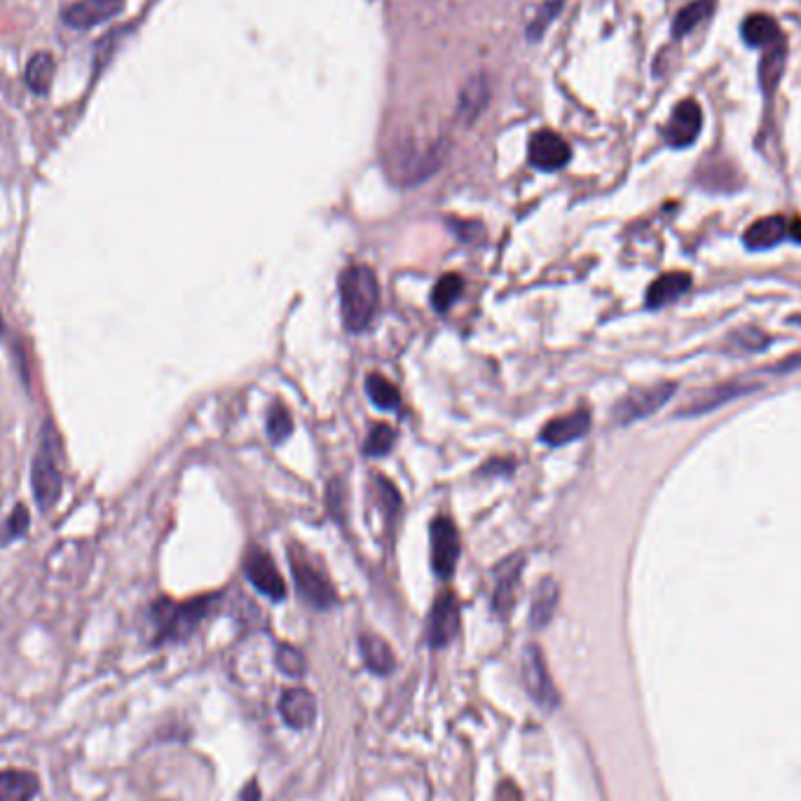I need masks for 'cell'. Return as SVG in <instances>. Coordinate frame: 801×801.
I'll list each match as a JSON object with an SVG mask.
<instances>
[{
    "mask_svg": "<svg viewBox=\"0 0 801 801\" xmlns=\"http://www.w3.org/2000/svg\"><path fill=\"white\" fill-rule=\"evenodd\" d=\"M677 392L675 382H656V385L640 387L635 392L626 394L623 399L614 406V422L616 424H633L638 420H645V417L654 415L656 410H661L666 403L673 399V394Z\"/></svg>",
    "mask_w": 801,
    "mask_h": 801,
    "instance_id": "cell-6",
    "label": "cell"
},
{
    "mask_svg": "<svg viewBox=\"0 0 801 801\" xmlns=\"http://www.w3.org/2000/svg\"><path fill=\"white\" fill-rule=\"evenodd\" d=\"M445 155H448V139H436L431 143H420V146L410 143L396 155V176L403 186H417L441 169Z\"/></svg>",
    "mask_w": 801,
    "mask_h": 801,
    "instance_id": "cell-4",
    "label": "cell"
},
{
    "mask_svg": "<svg viewBox=\"0 0 801 801\" xmlns=\"http://www.w3.org/2000/svg\"><path fill=\"white\" fill-rule=\"evenodd\" d=\"M244 574L246 579L251 581L253 588H256L258 593H263L265 598L270 600H284L286 595V584H284V577L279 574L275 560L263 549H258V546H253L246 553L244 558Z\"/></svg>",
    "mask_w": 801,
    "mask_h": 801,
    "instance_id": "cell-11",
    "label": "cell"
},
{
    "mask_svg": "<svg viewBox=\"0 0 801 801\" xmlns=\"http://www.w3.org/2000/svg\"><path fill=\"white\" fill-rule=\"evenodd\" d=\"M289 563L293 572V581L307 605L314 609H328L335 605V588L324 572L307 558V553L300 549L289 551Z\"/></svg>",
    "mask_w": 801,
    "mask_h": 801,
    "instance_id": "cell-5",
    "label": "cell"
},
{
    "mask_svg": "<svg viewBox=\"0 0 801 801\" xmlns=\"http://www.w3.org/2000/svg\"><path fill=\"white\" fill-rule=\"evenodd\" d=\"M375 483H378V490H380V502L387 506L389 516H394V513L399 511V506H401V497L396 495V488L387 481V478H382V476L375 478Z\"/></svg>",
    "mask_w": 801,
    "mask_h": 801,
    "instance_id": "cell-35",
    "label": "cell"
},
{
    "mask_svg": "<svg viewBox=\"0 0 801 801\" xmlns=\"http://www.w3.org/2000/svg\"><path fill=\"white\" fill-rule=\"evenodd\" d=\"M757 387L759 385H750V382H738V380L722 382V385L710 387L698 396H694V399L689 401V406L680 410V415H705V413H710V410H717L720 406H724V403L738 399V396L755 392Z\"/></svg>",
    "mask_w": 801,
    "mask_h": 801,
    "instance_id": "cell-17",
    "label": "cell"
},
{
    "mask_svg": "<svg viewBox=\"0 0 801 801\" xmlns=\"http://www.w3.org/2000/svg\"><path fill=\"white\" fill-rule=\"evenodd\" d=\"M431 570L438 579L453 577L457 560H460V534L450 518H434L429 534Z\"/></svg>",
    "mask_w": 801,
    "mask_h": 801,
    "instance_id": "cell-8",
    "label": "cell"
},
{
    "mask_svg": "<svg viewBox=\"0 0 801 801\" xmlns=\"http://www.w3.org/2000/svg\"><path fill=\"white\" fill-rule=\"evenodd\" d=\"M588 429H591V413L588 410H577V413L546 422L539 438H542V443L551 445V448H560V445L579 441L581 436L588 434Z\"/></svg>",
    "mask_w": 801,
    "mask_h": 801,
    "instance_id": "cell-16",
    "label": "cell"
},
{
    "mask_svg": "<svg viewBox=\"0 0 801 801\" xmlns=\"http://www.w3.org/2000/svg\"><path fill=\"white\" fill-rule=\"evenodd\" d=\"M33 495L40 511H50L61 495V443L57 436V429L52 422H47L40 434V445L33 457Z\"/></svg>",
    "mask_w": 801,
    "mask_h": 801,
    "instance_id": "cell-3",
    "label": "cell"
},
{
    "mask_svg": "<svg viewBox=\"0 0 801 801\" xmlns=\"http://www.w3.org/2000/svg\"><path fill=\"white\" fill-rule=\"evenodd\" d=\"M462 277L455 275V272H448V275H443L438 279L434 291H431V305H434L436 312H448L450 307L457 298H460L462 293Z\"/></svg>",
    "mask_w": 801,
    "mask_h": 801,
    "instance_id": "cell-29",
    "label": "cell"
},
{
    "mask_svg": "<svg viewBox=\"0 0 801 801\" xmlns=\"http://www.w3.org/2000/svg\"><path fill=\"white\" fill-rule=\"evenodd\" d=\"M342 324L349 333H361L371 326L378 312L380 289L373 270L366 265H352L342 270L338 279Z\"/></svg>",
    "mask_w": 801,
    "mask_h": 801,
    "instance_id": "cell-1",
    "label": "cell"
},
{
    "mask_svg": "<svg viewBox=\"0 0 801 801\" xmlns=\"http://www.w3.org/2000/svg\"><path fill=\"white\" fill-rule=\"evenodd\" d=\"M361 654H364L366 666L373 670L375 675H389L394 670V654L389 645L378 635L366 633L361 635Z\"/></svg>",
    "mask_w": 801,
    "mask_h": 801,
    "instance_id": "cell-25",
    "label": "cell"
},
{
    "mask_svg": "<svg viewBox=\"0 0 801 801\" xmlns=\"http://www.w3.org/2000/svg\"><path fill=\"white\" fill-rule=\"evenodd\" d=\"M38 790L36 773L22 769L0 771V801H33Z\"/></svg>",
    "mask_w": 801,
    "mask_h": 801,
    "instance_id": "cell-20",
    "label": "cell"
},
{
    "mask_svg": "<svg viewBox=\"0 0 801 801\" xmlns=\"http://www.w3.org/2000/svg\"><path fill=\"white\" fill-rule=\"evenodd\" d=\"M563 10V0H549V3H544L542 8L537 10V17H532V24L530 29H527V38H542V33L549 29V24L556 19L558 12Z\"/></svg>",
    "mask_w": 801,
    "mask_h": 801,
    "instance_id": "cell-34",
    "label": "cell"
},
{
    "mask_svg": "<svg viewBox=\"0 0 801 801\" xmlns=\"http://www.w3.org/2000/svg\"><path fill=\"white\" fill-rule=\"evenodd\" d=\"M523 682L527 694H530V698L539 705V708L546 712L558 708L560 703L558 689L551 680L549 668H546L542 649L537 645H527L523 652Z\"/></svg>",
    "mask_w": 801,
    "mask_h": 801,
    "instance_id": "cell-7",
    "label": "cell"
},
{
    "mask_svg": "<svg viewBox=\"0 0 801 801\" xmlns=\"http://www.w3.org/2000/svg\"><path fill=\"white\" fill-rule=\"evenodd\" d=\"M394 441H396V431L389 427V424H375L371 429V434L366 438V455L368 457H380V455H387L389 450L394 448Z\"/></svg>",
    "mask_w": 801,
    "mask_h": 801,
    "instance_id": "cell-32",
    "label": "cell"
},
{
    "mask_svg": "<svg viewBox=\"0 0 801 801\" xmlns=\"http://www.w3.org/2000/svg\"><path fill=\"white\" fill-rule=\"evenodd\" d=\"M703 129V113L698 101L694 99H684L673 108L670 113V120L666 129H663V136H666L668 146L673 148H687L698 139Z\"/></svg>",
    "mask_w": 801,
    "mask_h": 801,
    "instance_id": "cell-14",
    "label": "cell"
},
{
    "mask_svg": "<svg viewBox=\"0 0 801 801\" xmlns=\"http://www.w3.org/2000/svg\"><path fill=\"white\" fill-rule=\"evenodd\" d=\"M214 607V598H197L190 602H171L160 600L153 605V623H155V642H181L195 633V628L207 619V614Z\"/></svg>",
    "mask_w": 801,
    "mask_h": 801,
    "instance_id": "cell-2",
    "label": "cell"
},
{
    "mask_svg": "<svg viewBox=\"0 0 801 801\" xmlns=\"http://www.w3.org/2000/svg\"><path fill=\"white\" fill-rule=\"evenodd\" d=\"M572 150L567 146L563 136L551 132V129H542L530 139L527 146V160L534 169L539 171H560L570 162Z\"/></svg>",
    "mask_w": 801,
    "mask_h": 801,
    "instance_id": "cell-13",
    "label": "cell"
},
{
    "mask_svg": "<svg viewBox=\"0 0 801 801\" xmlns=\"http://www.w3.org/2000/svg\"><path fill=\"white\" fill-rule=\"evenodd\" d=\"M743 40L752 47H769L783 43V33L773 17L769 15H750L741 26Z\"/></svg>",
    "mask_w": 801,
    "mask_h": 801,
    "instance_id": "cell-22",
    "label": "cell"
},
{
    "mask_svg": "<svg viewBox=\"0 0 801 801\" xmlns=\"http://www.w3.org/2000/svg\"><path fill=\"white\" fill-rule=\"evenodd\" d=\"M457 631H460V607H457L455 595L450 591H443L434 600V607L429 612L427 621V640L429 645L438 649L450 645L455 640Z\"/></svg>",
    "mask_w": 801,
    "mask_h": 801,
    "instance_id": "cell-12",
    "label": "cell"
},
{
    "mask_svg": "<svg viewBox=\"0 0 801 801\" xmlns=\"http://www.w3.org/2000/svg\"><path fill=\"white\" fill-rule=\"evenodd\" d=\"M520 574H523V556H509L495 567V593H492V609L506 619L516 605V593L520 584Z\"/></svg>",
    "mask_w": 801,
    "mask_h": 801,
    "instance_id": "cell-15",
    "label": "cell"
},
{
    "mask_svg": "<svg viewBox=\"0 0 801 801\" xmlns=\"http://www.w3.org/2000/svg\"><path fill=\"white\" fill-rule=\"evenodd\" d=\"M127 0H75L61 10V22L73 31H92L125 10Z\"/></svg>",
    "mask_w": 801,
    "mask_h": 801,
    "instance_id": "cell-10",
    "label": "cell"
},
{
    "mask_svg": "<svg viewBox=\"0 0 801 801\" xmlns=\"http://www.w3.org/2000/svg\"><path fill=\"white\" fill-rule=\"evenodd\" d=\"M258 797H260L258 785H256V783H249V785H246V790H244V794H242V799H244V801H258Z\"/></svg>",
    "mask_w": 801,
    "mask_h": 801,
    "instance_id": "cell-36",
    "label": "cell"
},
{
    "mask_svg": "<svg viewBox=\"0 0 801 801\" xmlns=\"http://www.w3.org/2000/svg\"><path fill=\"white\" fill-rule=\"evenodd\" d=\"M785 239L801 242V221H797V218H787L783 214L759 218V221L752 223L743 235V242L750 251L773 249V246L783 244Z\"/></svg>",
    "mask_w": 801,
    "mask_h": 801,
    "instance_id": "cell-9",
    "label": "cell"
},
{
    "mask_svg": "<svg viewBox=\"0 0 801 801\" xmlns=\"http://www.w3.org/2000/svg\"><path fill=\"white\" fill-rule=\"evenodd\" d=\"M0 328H3V317H0Z\"/></svg>",
    "mask_w": 801,
    "mask_h": 801,
    "instance_id": "cell-37",
    "label": "cell"
},
{
    "mask_svg": "<svg viewBox=\"0 0 801 801\" xmlns=\"http://www.w3.org/2000/svg\"><path fill=\"white\" fill-rule=\"evenodd\" d=\"M277 666L284 675L303 677L307 663H305V656L300 654V649L291 647V645H282L277 649Z\"/></svg>",
    "mask_w": 801,
    "mask_h": 801,
    "instance_id": "cell-33",
    "label": "cell"
},
{
    "mask_svg": "<svg viewBox=\"0 0 801 801\" xmlns=\"http://www.w3.org/2000/svg\"><path fill=\"white\" fill-rule=\"evenodd\" d=\"M558 607V586L553 579H542L539 586L534 588L532 609H530V623L532 628H544L546 623L553 619Z\"/></svg>",
    "mask_w": 801,
    "mask_h": 801,
    "instance_id": "cell-24",
    "label": "cell"
},
{
    "mask_svg": "<svg viewBox=\"0 0 801 801\" xmlns=\"http://www.w3.org/2000/svg\"><path fill=\"white\" fill-rule=\"evenodd\" d=\"M366 394H368V399L373 401V406H378L382 410H396L401 403V396H399V392H396V387L378 373L368 375Z\"/></svg>",
    "mask_w": 801,
    "mask_h": 801,
    "instance_id": "cell-28",
    "label": "cell"
},
{
    "mask_svg": "<svg viewBox=\"0 0 801 801\" xmlns=\"http://www.w3.org/2000/svg\"><path fill=\"white\" fill-rule=\"evenodd\" d=\"M293 431L291 413L284 408V403H272L270 413H267V436L275 445H282Z\"/></svg>",
    "mask_w": 801,
    "mask_h": 801,
    "instance_id": "cell-30",
    "label": "cell"
},
{
    "mask_svg": "<svg viewBox=\"0 0 801 801\" xmlns=\"http://www.w3.org/2000/svg\"><path fill=\"white\" fill-rule=\"evenodd\" d=\"M279 712H282L284 722L293 729H307L317 717V698L307 689H286L279 701Z\"/></svg>",
    "mask_w": 801,
    "mask_h": 801,
    "instance_id": "cell-18",
    "label": "cell"
},
{
    "mask_svg": "<svg viewBox=\"0 0 801 801\" xmlns=\"http://www.w3.org/2000/svg\"><path fill=\"white\" fill-rule=\"evenodd\" d=\"M783 66H785V40L769 47L764 54L762 64H759V82H762L764 92H771V89L778 85Z\"/></svg>",
    "mask_w": 801,
    "mask_h": 801,
    "instance_id": "cell-27",
    "label": "cell"
},
{
    "mask_svg": "<svg viewBox=\"0 0 801 801\" xmlns=\"http://www.w3.org/2000/svg\"><path fill=\"white\" fill-rule=\"evenodd\" d=\"M710 15H712V0H694V3H689L687 8H682L680 15L675 17L673 33L677 38L687 36V33L698 29V26H701Z\"/></svg>",
    "mask_w": 801,
    "mask_h": 801,
    "instance_id": "cell-26",
    "label": "cell"
},
{
    "mask_svg": "<svg viewBox=\"0 0 801 801\" xmlns=\"http://www.w3.org/2000/svg\"><path fill=\"white\" fill-rule=\"evenodd\" d=\"M54 71H57V61L50 52H36L33 57L29 59V64H26V73H24V80L26 85L33 94H38V97H45L47 92H50L52 82H54Z\"/></svg>",
    "mask_w": 801,
    "mask_h": 801,
    "instance_id": "cell-23",
    "label": "cell"
},
{
    "mask_svg": "<svg viewBox=\"0 0 801 801\" xmlns=\"http://www.w3.org/2000/svg\"><path fill=\"white\" fill-rule=\"evenodd\" d=\"M689 286H691L689 272H668V275H661L652 286H649L647 307H652V310L666 307L673 303V300L684 296V293L689 291Z\"/></svg>",
    "mask_w": 801,
    "mask_h": 801,
    "instance_id": "cell-19",
    "label": "cell"
},
{
    "mask_svg": "<svg viewBox=\"0 0 801 801\" xmlns=\"http://www.w3.org/2000/svg\"><path fill=\"white\" fill-rule=\"evenodd\" d=\"M764 347H769V335L752 326L738 328L729 335V349L734 352H762Z\"/></svg>",
    "mask_w": 801,
    "mask_h": 801,
    "instance_id": "cell-31",
    "label": "cell"
},
{
    "mask_svg": "<svg viewBox=\"0 0 801 801\" xmlns=\"http://www.w3.org/2000/svg\"><path fill=\"white\" fill-rule=\"evenodd\" d=\"M488 101H490L488 78H485V75H474V78L462 87L457 115H460L464 122H474L478 115L483 113V108L488 106Z\"/></svg>",
    "mask_w": 801,
    "mask_h": 801,
    "instance_id": "cell-21",
    "label": "cell"
}]
</instances>
